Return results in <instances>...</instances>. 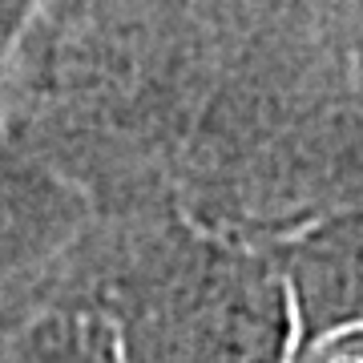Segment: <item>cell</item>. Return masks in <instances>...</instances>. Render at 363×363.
I'll use <instances>...</instances> for the list:
<instances>
[{
    "mask_svg": "<svg viewBox=\"0 0 363 363\" xmlns=\"http://www.w3.org/2000/svg\"><path fill=\"white\" fill-rule=\"evenodd\" d=\"M33 202H37L33 182L0 166V271L9 262H16L21 255H28L33 247H40V226L33 218Z\"/></svg>",
    "mask_w": 363,
    "mask_h": 363,
    "instance_id": "cell-1",
    "label": "cell"
},
{
    "mask_svg": "<svg viewBox=\"0 0 363 363\" xmlns=\"http://www.w3.org/2000/svg\"><path fill=\"white\" fill-rule=\"evenodd\" d=\"M21 363H101V359L89 347H81V343H40Z\"/></svg>",
    "mask_w": 363,
    "mask_h": 363,
    "instance_id": "cell-2",
    "label": "cell"
},
{
    "mask_svg": "<svg viewBox=\"0 0 363 363\" xmlns=\"http://www.w3.org/2000/svg\"><path fill=\"white\" fill-rule=\"evenodd\" d=\"M25 9H28V0H0V45L13 37V28L25 16Z\"/></svg>",
    "mask_w": 363,
    "mask_h": 363,
    "instance_id": "cell-3",
    "label": "cell"
}]
</instances>
